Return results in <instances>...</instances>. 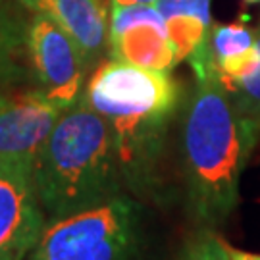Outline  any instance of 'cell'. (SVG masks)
Returning <instances> with one entry per match:
<instances>
[{
    "label": "cell",
    "instance_id": "1",
    "mask_svg": "<svg viewBox=\"0 0 260 260\" xmlns=\"http://www.w3.org/2000/svg\"><path fill=\"white\" fill-rule=\"evenodd\" d=\"M189 64L195 83L181 129L187 203L201 225L216 228L239 205L241 176L260 133L220 81L208 37Z\"/></svg>",
    "mask_w": 260,
    "mask_h": 260
},
{
    "label": "cell",
    "instance_id": "2",
    "mask_svg": "<svg viewBox=\"0 0 260 260\" xmlns=\"http://www.w3.org/2000/svg\"><path fill=\"white\" fill-rule=\"evenodd\" d=\"M85 99L110 125L125 189L154 191L168 125L179 101L170 72L108 60L93 72Z\"/></svg>",
    "mask_w": 260,
    "mask_h": 260
},
{
    "label": "cell",
    "instance_id": "3",
    "mask_svg": "<svg viewBox=\"0 0 260 260\" xmlns=\"http://www.w3.org/2000/svg\"><path fill=\"white\" fill-rule=\"evenodd\" d=\"M33 177L50 222L123 195L125 181L110 125L85 94L60 114L35 156Z\"/></svg>",
    "mask_w": 260,
    "mask_h": 260
},
{
    "label": "cell",
    "instance_id": "4",
    "mask_svg": "<svg viewBox=\"0 0 260 260\" xmlns=\"http://www.w3.org/2000/svg\"><path fill=\"white\" fill-rule=\"evenodd\" d=\"M145 212L123 193L47 223L25 260H137Z\"/></svg>",
    "mask_w": 260,
    "mask_h": 260
},
{
    "label": "cell",
    "instance_id": "5",
    "mask_svg": "<svg viewBox=\"0 0 260 260\" xmlns=\"http://www.w3.org/2000/svg\"><path fill=\"white\" fill-rule=\"evenodd\" d=\"M25 45L39 91L62 110L70 108L83 94L85 72L89 68L74 39L50 16L33 12Z\"/></svg>",
    "mask_w": 260,
    "mask_h": 260
},
{
    "label": "cell",
    "instance_id": "6",
    "mask_svg": "<svg viewBox=\"0 0 260 260\" xmlns=\"http://www.w3.org/2000/svg\"><path fill=\"white\" fill-rule=\"evenodd\" d=\"M47 223L33 162H0V260H25Z\"/></svg>",
    "mask_w": 260,
    "mask_h": 260
},
{
    "label": "cell",
    "instance_id": "7",
    "mask_svg": "<svg viewBox=\"0 0 260 260\" xmlns=\"http://www.w3.org/2000/svg\"><path fill=\"white\" fill-rule=\"evenodd\" d=\"M108 47L114 60L170 72L177 66L166 18L154 4H112Z\"/></svg>",
    "mask_w": 260,
    "mask_h": 260
},
{
    "label": "cell",
    "instance_id": "8",
    "mask_svg": "<svg viewBox=\"0 0 260 260\" xmlns=\"http://www.w3.org/2000/svg\"><path fill=\"white\" fill-rule=\"evenodd\" d=\"M62 112L39 89L0 94V162H35Z\"/></svg>",
    "mask_w": 260,
    "mask_h": 260
},
{
    "label": "cell",
    "instance_id": "9",
    "mask_svg": "<svg viewBox=\"0 0 260 260\" xmlns=\"http://www.w3.org/2000/svg\"><path fill=\"white\" fill-rule=\"evenodd\" d=\"M31 12L54 19L91 66L108 47V23L103 0H18Z\"/></svg>",
    "mask_w": 260,
    "mask_h": 260
},
{
    "label": "cell",
    "instance_id": "10",
    "mask_svg": "<svg viewBox=\"0 0 260 260\" xmlns=\"http://www.w3.org/2000/svg\"><path fill=\"white\" fill-rule=\"evenodd\" d=\"M245 16L232 23H216L208 31V47L220 81L228 91L245 83L260 70V50L256 31L249 27Z\"/></svg>",
    "mask_w": 260,
    "mask_h": 260
},
{
    "label": "cell",
    "instance_id": "11",
    "mask_svg": "<svg viewBox=\"0 0 260 260\" xmlns=\"http://www.w3.org/2000/svg\"><path fill=\"white\" fill-rule=\"evenodd\" d=\"M27 25L8 0H0V87L16 81L21 56L27 54Z\"/></svg>",
    "mask_w": 260,
    "mask_h": 260
},
{
    "label": "cell",
    "instance_id": "12",
    "mask_svg": "<svg viewBox=\"0 0 260 260\" xmlns=\"http://www.w3.org/2000/svg\"><path fill=\"white\" fill-rule=\"evenodd\" d=\"M212 23H206L203 19L195 16H172L166 18V29L170 43L176 50L177 64L189 60L195 54L199 48L203 47V43L208 37Z\"/></svg>",
    "mask_w": 260,
    "mask_h": 260
},
{
    "label": "cell",
    "instance_id": "13",
    "mask_svg": "<svg viewBox=\"0 0 260 260\" xmlns=\"http://www.w3.org/2000/svg\"><path fill=\"white\" fill-rule=\"evenodd\" d=\"M254 31H256V47L260 50V23ZM230 93H232L233 101H235L243 116L251 121L252 127L260 133V70L251 79L237 85Z\"/></svg>",
    "mask_w": 260,
    "mask_h": 260
},
{
    "label": "cell",
    "instance_id": "14",
    "mask_svg": "<svg viewBox=\"0 0 260 260\" xmlns=\"http://www.w3.org/2000/svg\"><path fill=\"white\" fill-rule=\"evenodd\" d=\"M179 260H230L228 243L212 232H205L187 245Z\"/></svg>",
    "mask_w": 260,
    "mask_h": 260
},
{
    "label": "cell",
    "instance_id": "15",
    "mask_svg": "<svg viewBox=\"0 0 260 260\" xmlns=\"http://www.w3.org/2000/svg\"><path fill=\"white\" fill-rule=\"evenodd\" d=\"M154 6L164 18L195 16L206 23H212V0H156Z\"/></svg>",
    "mask_w": 260,
    "mask_h": 260
},
{
    "label": "cell",
    "instance_id": "16",
    "mask_svg": "<svg viewBox=\"0 0 260 260\" xmlns=\"http://www.w3.org/2000/svg\"><path fill=\"white\" fill-rule=\"evenodd\" d=\"M228 252H230V260H260V254L235 249L232 245H228Z\"/></svg>",
    "mask_w": 260,
    "mask_h": 260
},
{
    "label": "cell",
    "instance_id": "17",
    "mask_svg": "<svg viewBox=\"0 0 260 260\" xmlns=\"http://www.w3.org/2000/svg\"><path fill=\"white\" fill-rule=\"evenodd\" d=\"M156 0H112V4H154Z\"/></svg>",
    "mask_w": 260,
    "mask_h": 260
},
{
    "label": "cell",
    "instance_id": "18",
    "mask_svg": "<svg viewBox=\"0 0 260 260\" xmlns=\"http://www.w3.org/2000/svg\"><path fill=\"white\" fill-rule=\"evenodd\" d=\"M243 4H247V6H254V4H260V0H243Z\"/></svg>",
    "mask_w": 260,
    "mask_h": 260
}]
</instances>
